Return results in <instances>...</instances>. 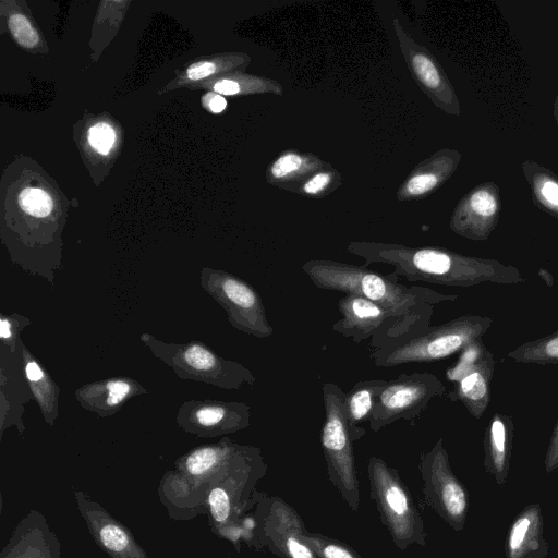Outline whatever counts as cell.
I'll return each instance as SVG.
<instances>
[{"label": "cell", "mask_w": 558, "mask_h": 558, "mask_svg": "<svg viewBox=\"0 0 558 558\" xmlns=\"http://www.w3.org/2000/svg\"><path fill=\"white\" fill-rule=\"evenodd\" d=\"M19 322L16 318L1 316L0 318V338L4 344H13L19 333Z\"/></svg>", "instance_id": "836d02e7"}, {"label": "cell", "mask_w": 558, "mask_h": 558, "mask_svg": "<svg viewBox=\"0 0 558 558\" xmlns=\"http://www.w3.org/2000/svg\"><path fill=\"white\" fill-rule=\"evenodd\" d=\"M544 464L546 473L558 470V421L549 439Z\"/></svg>", "instance_id": "d6a6232c"}, {"label": "cell", "mask_w": 558, "mask_h": 558, "mask_svg": "<svg viewBox=\"0 0 558 558\" xmlns=\"http://www.w3.org/2000/svg\"><path fill=\"white\" fill-rule=\"evenodd\" d=\"M553 114H554V118H555L556 123L558 125V94H557V96L555 98V101H554Z\"/></svg>", "instance_id": "f35d334b"}, {"label": "cell", "mask_w": 558, "mask_h": 558, "mask_svg": "<svg viewBox=\"0 0 558 558\" xmlns=\"http://www.w3.org/2000/svg\"><path fill=\"white\" fill-rule=\"evenodd\" d=\"M494 371L493 353L482 339L475 340L461 351L457 363L446 371L448 380L454 383L448 398L461 402L473 417L481 418L490 402Z\"/></svg>", "instance_id": "7c38bea8"}, {"label": "cell", "mask_w": 558, "mask_h": 558, "mask_svg": "<svg viewBox=\"0 0 558 558\" xmlns=\"http://www.w3.org/2000/svg\"><path fill=\"white\" fill-rule=\"evenodd\" d=\"M260 449L223 438L218 444L197 447L178 461L184 480L208 486L252 458Z\"/></svg>", "instance_id": "2e32d148"}, {"label": "cell", "mask_w": 558, "mask_h": 558, "mask_svg": "<svg viewBox=\"0 0 558 558\" xmlns=\"http://www.w3.org/2000/svg\"><path fill=\"white\" fill-rule=\"evenodd\" d=\"M201 284L225 308L234 328L258 339L274 333L263 300L250 283L233 274L205 268Z\"/></svg>", "instance_id": "52a82bcc"}, {"label": "cell", "mask_w": 558, "mask_h": 558, "mask_svg": "<svg viewBox=\"0 0 558 558\" xmlns=\"http://www.w3.org/2000/svg\"><path fill=\"white\" fill-rule=\"evenodd\" d=\"M142 388L130 378H112L85 385L76 390L75 396L85 409L107 416L117 412L128 399L140 393Z\"/></svg>", "instance_id": "7402d4cb"}, {"label": "cell", "mask_w": 558, "mask_h": 558, "mask_svg": "<svg viewBox=\"0 0 558 558\" xmlns=\"http://www.w3.org/2000/svg\"><path fill=\"white\" fill-rule=\"evenodd\" d=\"M344 392L333 383L323 385L325 421L320 444L328 476L351 510L360 506V487L356 476L353 439L344 410Z\"/></svg>", "instance_id": "5b68a950"}, {"label": "cell", "mask_w": 558, "mask_h": 558, "mask_svg": "<svg viewBox=\"0 0 558 558\" xmlns=\"http://www.w3.org/2000/svg\"><path fill=\"white\" fill-rule=\"evenodd\" d=\"M78 510L95 542L111 558H149L132 533L100 505L75 490Z\"/></svg>", "instance_id": "e0dca14e"}, {"label": "cell", "mask_w": 558, "mask_h": 558, "mask_svg": "<svg viewBox=\"0 0 558 558\" xmlns=\"http://www.w3.org/2000/svg\"><path fill=\"white\" fill-rule=\"evenodd\" d=\"M327 168L325 163L314 156H304L296 153H286L278 157L270 166L268 180L271 184H283L305 179L316 169Z\"/></svg>", "instance_id": "484cf974"}, {"label": "cell", "mask_w": 558, "mask_h": 558, "mask_svg": "<svg viewBox=\"0 0 558 558\" xmlns=\"http://www.w3.org/2000/svg\"><path fill=\"white\" fill-rule=\"evenodd\" d=\"M302 270L315 287L356 294L385 308L410 332L418 335L429 329L434 306L458 299L457 294H444L429 288L401 284L398 276L383 275L368 269L330 259H310Z\"/></svg>", "instance_id": "7a4b0ae2"}, {"label": "cell", "mask_w": 558, "mask_h": 558, "mask_svg": "<svg viewBox=\"0 0 558 558\" xmlns=\"http://www.w3.org/2000/svg\"><path fill=\"white\" fill-rule=\"evenodd\" d=\"M445 392L442 381L429 372L402 373L387 380L376 399L368 427L372 432H379L396 421L414 420L434 398Z\"/></svg>", "instance_id": "ba28073f"}, {"label": "cell", "mask_w": 558, "mask_h": 558, "mask_svg": "<svg viewBox=\"0 0 558 558\" xmlns=\"http://www.w3.org/2000/svg\"><path fill=\"white\" fill-rule=\"evenodd\" d=\"M19 205L27 214L35 217H46L53 208L51 196L34 187L24 189L19 195Z\"/></svg>", "instance_id": "f1b7e54d"}, {"label": "cell", "mask_w": 558, "mask_h": 558, "mask_svg": "<svg viewBox=\"0 0 558 558\" xmlns=\"http://www.w3.org/2000/svg\"><path fill=\"white\" fill-rule=\"evenodd\" d=\"M141 340L183 379L204 381L223 389H239L244 384L254 385L256 381L247 367L222 359L204 343H165L147 333H143Z\"/></svg>", "instance_id": "8992f818"}, {"label": "cell", "mask_w": 558, "mask_h": 558, "mask_svg": "<svg viewBox=\"0 0 558 558\" xmlns=\"http://www.w3.org/2000/svg\"><path fill=\"white\" fill-rule=\"evenodd\" d=\"M520 363L557 364L558 330L533 341L524 342L506 355Z\"/></svg>", "instance_id": "4316f807"}, {"label": "cell", "mask_w": 558, "mask_h": 558, "mask_svg": "<svg viewBox=\"0 0 558 558\" xmlns=\"http://www.w3.org/2000/svg\"><path fill=\"white\" fill-rule=\"evenodd\" d=\"M215 70L216 65L213 62H197L189 66L187 76L191 80H201L213 74Z\"/></svg>", "instance_id": "e575fe53"}, {"label": "cell", "mask_w": 558, "mask_h": 558, "mask_svg": "<svg viewBox=\"0 0 558 558\" xmlns=\"http://www.w3.org/2000/svg\"><path fill=\"white\" fill-rule=\"evenodd\" d=\"M347 250L363 257L364 266L374 263L389 265L395 275L410 282L472 287L484 282L517 284L524 281L519 269L512 265L442 247L354 241Z\"/></svg>", "instance_id": "6da1fadb"}, {"label": "cell", "mask_w": 558, "mask_h": 558, "mask_svg": "<svg viewBox=\"0 0 558 558\" xmlns=\"http://www.w3.org/2000/svg\"><path fill=\"white\" fill-rule=\"evenodd\" d=\"M303 542L314 551L317 558H362L352 547L338 539L308 532L302 534Z\"/></svg>", "instance_id": "83f0119b"}, {"label": "cell", "mask_w": 558, "mask_h": 558, "mask_svg": "<svg viewBox=\"0 0 558 558\" xmlns=\"http://www.w3.org/2000/svg\"><path fill=\"white\" fill-rule=\"evenodd\" d=\"M420 472L428 505L450 527L461 532L469 511V494L451 470L442 438L422 453Z\"/></svg>", "instance_id": "9c48e42d"}, {"label": "cell", "mask_w": 558, "mask_h": 558, "mask_svg": "<svg viewBox=\"0 0 558 558\" xmlns=\"http://www.w3.org/2000/svg\"><path fill=\"white\" fill-rule=\"evenodd\" d=\"M338 310L341 318L332 330L355 343L369 340L371 347L377 349L411 336L395 316L363 296L344 294Z\"/></svg>", "instance_id": "8fae6325"}, {"label": "cell", "mask_w": 558, "mask_h": 558, "mask_svg": "<svg viewBox=\"0 0 558 558\" xmlns=\"http://www.w3.org/2000/svg\"><path fill=\"white\" fill-rule=\"evenodd\" d=\"M533 204L558 220V174L534 160L521 163Z\"/></svg>", "instance_id": "cb8c5ba5"}, {"label": "cell", "mask_w": 558, "mask_h": 558, "mask_svg": "<svg viewBox=\"0 0 558 558\" xmlns=\"http://www.w3.org/2000/svg\"><path fill=\"white\" fill-rule=\"evenodd\" d=\"M184 430L202 437L235 433L250 426L251 408L235 401H187L177 416Z\"/></svg>", "instance_id": "9a60e30c"}, {"label": "cell", "mask_w": 558, "mask_h": 558, "mask_svg": "<svg viewBox=\"0 0 558 558\" xmlns=\"http://www.w3.org/2000/svg\"><path fill=\"white\" fill-rule=\"evenodd\" d=\"M513 435L512 416L495 412L484 433V466L498 485H504L508 477Z\"/></svg>", "instance_id": "44dd1931"}, {"label": "cell", "mask_w": 558, "mask_h": 558, "mask_svg": "<svg viewBox=\"0 0 558 558\" xmlns=\"http://www.w3.org/2000/svg\"><path fill=\"white\" fill-rule=\"evenodd\" d=\"M203 102L210 111L215 113L221 112L227 106V101L222 96L213 93L205 95Z\"/></svg>", "instance_id": "d590c367"}, {"label": "cell", "mask_w": 558, "mask_h": 558, "mask_svg": "<svg viewBox=\"0 0 558 558\" xmlns=\"http://www.w3.org/2000/svg\"><path fill=\"white\" fill-rule=\"evenodd\" d=\"M214 89L222 95H235L240 92L239 83L232 80H222L214 85Z\"/></svg>", "instance_id": "8d00e7d4"}, {"label": "cell", "mask_w": 558, "mask_h": 558, "mask_svg": "<svg viewBox=\"0 0 558 558\" xmlns=\"http://www.w3.org/2000/svg\"><path fill=\"white\" fill-rule=\"evenodd\" d=\"M0 558H61V544L46 518L33 510L15 526Z\"/></svg>", "instance_id": "ac0fdd59"}, {"label": "cell", "mask_w": 558, "mask_h": 558, "mask_svg": "<svg viewBox=\"0 0 558 558\" xmlns=\"http://www.w3.org/2000/svg\"><path fill=\"white\" fill-rule=\"evenodd\" d=\"M386 383L385 379L362 380L344 395L345 417L353 441L360 440L365 435L366 429L363 424L368 423L376 399Z\"/></svg>", "instance_id": "603a6c76"}, {"label": "cell", "mask_w": 558, "mask_h": 558, "mask_svg": "<svg viewBox=\"0 0 558 558\" xmlns=\"http://www.w3.org/2000/svg\"><path fill=\"white\" fill-rule=\"evenodd\" d=\"M500 211V189L487 181L475 185L458 202L449 227L465 239L485 241L497 227Z\"/></svg>", "instance_id": "5bb4252c"}, {"label": "cell", "mask_w": 558, "mask_h": 558, "mask_svg": "<svg viewBox=\"0 0 558 558\" xmlns=\"http://www.w3.org/2000/svg\"><path fill=\"white\" fill-rule=\"evenodd\" d=\"M255 538L279 558H317L303 542L306 531L296 510L278 496L257 495Z\"/></svg>", "instance_id": "30bf717a"}, {"label": "cell", "mask_w": 558, "mask_h": 558, "mask_svg": "<svg viewBox=\"0 0 558 558\" xmlns=\"http://www.w3.org/2000/svg\"><path fill=\"white\" fill-rule=\"evenodd\" d=\"M24 373L27 384L36 398L45 418L52 424L58 415L59 388L43 369L39 363L33 359L23 348Z\"/></svg>", "instance_id": "d4e9b609"}, {"label": "cell", "mask_w": 558, "mask_h": 558, "mask_svg": "<svg viewBox=\"0 0 558 558\" xmlns=\"http://www.w3.org/2000/svg\"><path fill=\"white\" fill-rule=\"evenodd\" d=\"M506 558H547L544 519L539 504L527 505L512 521L505 543Z\"/></svg>", "instance_id": "d6986e66"}, {"label": "cell", "mask_w": 558, "mask_h": 558, "mask_svg": "<svg viewBox=\"0 0 558 558\" xmlns=\"http://www.w3.org/2000/svg\"><path fill=\"white\" fill-rule=\"evenodd\" d=\"M462 155L442 148L421 162L398 190L401 201L424 197L440 187L457 170Z\"/></svg>", "instance_id": "ffe728a7"}, {"label": "cell", "mask_w": 558, "mask_h": 558, "mask_svg": "<svg viewBox=\"0 0 558 558\" xmlns=\"http://www.w3.org/2000/svg\"><path fill=\"white\" fill-rule=\"evenodd\" d=\"M89 144L100 154H107L114 142V132L107 123H98L90 128Z\"/></svg>", "instance_id": "1f68e13d"}, {"label": "cell", "mask_w": 558, "mask_h": 558, "mask_svg": "<svg viewBox=\"0 0 558 558\" xmlns=\"http://www.w3.org/2000/svg\"><path fill=\"white\" fill-rule=\"evenodd\" d=\"M487 316L463 315L422 333L373 349L371 357L379 367H392L408 363L437 361L461 352L477 339H482L492 326Z\"/></svg>", "instance_id": "3957f363"}, {"label": "cell", "mask_w": 558, "mask_h": 558, "mask_svg": "<svg viewBox=\"0 0 558 558\" xmlns=\"http://www.w3.org/2000/svg\"><path fill=\"white\" fill-rule=\"evenodd\" d=\"M8 25L14 39L24 48H33L38 43V35L29 21L22 14H12Z\"/></svg>", "instance_id": "f546056e"}, {"label": "cell", "mask_w": 558, "mask_h": 558, "mask_svg": "<svg viewBox=\"0 0 558 558\" xmlns=\"http://www.w3.org/2000/svg\"><path fill=\"white\" fill-rule=\"evenodd\" d=\"M336 177H340L335 170L319 171L314 173L302 186L300 193L308 196H318L326 193L328 189L336 182Z\"/></svg>", "instance_id": "4dcf8cb0"}, {"label": "cell", "mask_w": 558, "mask_h": 558, "mask_svg": "<svg viewBox=\"0 0 558 558\" xmlns=\"http://www.w3.org/2000/svg\"><path fill=\"white\" fill-rule=\"evenodd\" d=\"M371 495L393 544L401 550L424 546L426 533L420 511L398 471L373 456L367 463Z\"/></svg>", "instance_id": "277c9868"}, {"label": "cell", "mask_w": 558, "mask_h": 558, "mask_svg": "<svg viewBox=\"0 0 558 558\" xmlns=\"http://www.w3.org/2000/svg\"><path fill=\"white\" fill-rule=\"evenodd\" d=\"M538 275L539 277L544 280V282L548 286V287H551L553 283H554V277L553 275L546 270L545 268H541L538 270Z\"/></svg>", "instance_id": "74e56055"}, {"label": "cell", "mask_w": 558, "mask_h": 558, "mask_svg": "<svg viewBox=\"0 0 558 558\" xmlns=\"http://www.w3.org/2000/svg\"><path fill=\"white\" fill-rule=\"evenodd\" d=\"M392 27L409 70L423 93L444 112L460 116L458 96L438 60L410 36L399 19H392Z\"/></svg>", "instance_id": "4fadbf2b"}]
</instances>
